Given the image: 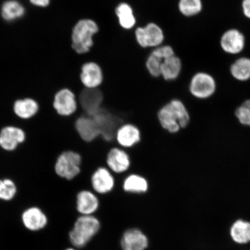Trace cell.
Returning <instances> with one entry per match:
<instances>
[{
  "instance_id": "cell-1",
  "label": "cell",
  "mask_w": 250,
  "mask_h": 250,
  "mask_svg": "<svg viewBox=\"0 0 250 250\" xmlns=\"http://www.w3.org/2000/svg\"><path fill=\"white\" fill-rule=\"evenodd\" d=\"M157 120L162 129L168 133L179 132L181 128L188 125L190 117L184 103L178 99H173L159 109Z\"/></svg>"
},
{
  "instance_id": "cell-2",
  "label": "cell",
  "mask_w": 250,
  "mask_h": 250,
  "mask_svg": "<svg viewBox=\"0 0 250 250\" xmlns=\"http://www.w3.org/2000/svg\"><path fill=\"white\" fill-rule=\"evenodd\" d=\"M101 227L99 221L91 215H81L74 222L68 239L72 246L82 248L98 232Z\"/></svg>"
},
{
  "instance_id": "cell-3",
  "label": "cell",
  "mask_w": 250,
  "mask_h": 250,
  "mask_svg": "<svg viewBox=\"0 0 250 250\" xmlns=\"http://www.w3.org/2000/svg\"><path fill=\"white\" fill-rule=\"evenodd\" d=\"M99 27L95 21L83 19L78 21L72 33V48L78 54H85L93 46V37L99 32Z\"/></svg>"
},
{
  "instance_id": "cell-4",
  "label": "cell",
  "mask_w": 250,
  "mask_h": 250,
  "mask_svg": "<svg viewBox=\"0 0 250 250\" xmlns=\"http://www.w3.org/2000/svg\"><path fill=\"white\" fill-rule=\"evenodd\" d=\"M83 157L79 153L65 151L56 160L55 170L59 177L67 180H73L81 173Z\"/></svg>"
},
{
  "instance_id": "cell-5",
  "label": "cell",
  "mask_w": 250,
  "mask_h": 250,
  "mask_svg": "<svg viewBox=\"0 0 250 250\" xmlns=\"http://www.w3.org/2000/svg\"><path fill=\"white\" fill-rule=\"evenodd\" d=\"M92 117L98 125L102 139L107 143L115 140L118 127L124 123L121 116L103 107Z\"/></svg>"
},
{
  "instance_id": "cell-6",
  "label": "cell",
  "mask_w": 250,
  "mask_h": 250,
  "mask_svg": "<svg viewBox=\"0 0 250 250\" xmlns=\"http://www.w3.org/2000/svg\"><path fill=\"white\" fill-rule=\"evenodd\" d=\"M136 40L142 48L158 47L163 43L165 36L163 30L158 24L149 23L145 27H140L135 30Z\"/></svg>"
},
{
  "instance_id": "cell-7",
  "label": "cell",
  "mask_w": 250,
  "mask_h": 250,
  "mask_svg": "<svg viewBox=\"0 0 250 250\" xmlns=\"http://www.w3.org/2000/svg\"><path fill=\"white\" fill-rule=\"evenodd\" d=\"M90 183L93 191L99 195L111 193L116 186V181L112 172L105 167H99L90 177Z\"/></svg>"
},
{
  "instance_id": "cell-8",
  "label": "cell",
  "mask_w": 250,
  "mask_h": 250,
  "mask_svg": "<svg viewBox=\"0 0 250 250\" xmlns=\"http://www.w3.org/2000/svg\"><path fill=\"white\" fill-rule=\"evenodd\" d=\"M132 163L130 155L123 148L114 146L108 150L106 155L107 167L115 174L126 173L130 169Z\"/></svg>"
},
{
  "instance_id": "cell-9",
  "label": "cell",
  "mask_w": 250,
  "mask_h": 250,
  "mask_svg": "<svg viewBox=\"0 0 250 250\" xmlns=\"http://www.w3.org/2000/svg\"><path fill=\"white\" fill-rule=\"evenodd\" d=\"M142 138V133L138 126L133 123H126L118 127L115 140L121 148L130 149L138 145Z\"/></svg>"
},
{
  "instance_id": "cell-10",
  "label": "cell",
  "mask_w": 250,
  "mask_h": 250,
  "mask_svg": "<svg viewBox=\"0 0 250 250\" xmlns=\"http://www.w3.org/2000/svg\"><path fill=\"white\" fill-rule=\"evenodd\" d=\"M216 89V83L210 74L198 73L190 81L189 90L195 98L206 99L213 95Z\"/></svg>"
},
{
  "instance_id": "cell-11",
  "label": "cell",
  "mask_w": 250,
  "mask_h": 250,
  "mask_svg": "<svg viewBox=\"0 0 250 250\" xmlns=\"http://www.w3.org/2000/svg\"><path fill=\"white\" fill-rule=\"evenodd\" d=\"M104 95L98 88H85L81 92L79 101L81 108L87 116L93 117L103 107Z\"/></svg>"
},
{
  "instance_id": "cell-12",
  "label": "cell",
  "mask_w": 250,
  "mask_h": 250,
  "mask_svg": "<svg viewBox=\"0 0 250 250\" xmlns=\"http://www.w3.org/2000/svg\"><path fill=\"white\" fill-rule=\"evenodd\" d=\"M21 220L26 229L31 232H39L47 226L48 217L38 206H31L24 210L21 215Z\"/></svg>"
},
{
  "instance_id": "cell-13",
  "label": "cell",
  "mask_w": 250,
  "mask_h": 250,
  "mask_svg": "<svg viewBox=\"0 0 250 250\" xmlns=\"http://www.w3.org/2000/svg\"><path fill=\"white\" fill-rule=\"evenodd\" d=\"M74 126L80 138L87 144H91L101 137L98 125L92 117L83 115L78 117Z\"/></svg>"
},
{
  "instance_id": "cell-14",
  "label": "cell",
  "mask_w": 250,
  "mask_h": 250,
  "mask_svg": "<svg viewBox=\"0 0 250 250\" xmlns=\"http://www.w3.org/2000/svg\"><path fill=\"white\" fill-rule=\"evenodd\" d=\"M77 102L74 93L68 89H62L56 94L54 107L59 115L69 117L76 112Z\"/></svg>"
},
{
  "instance_id": "cell-15",
  "label": "cell",
  "mask_w": 250,
  "mask_h": 250,
  "mask_svg": "<svg viewBox=\"0 0 250 250\" xmlns=\"http://www.w3.org/2000/svg\"><path fill=\"white\" fill-rule=\"evenodd\" d=\"M175 55L173 48L169 45L156 47L149 54L146 62V70L151 76H161V68L164 59Z\"/></svg>"
},
{
  "instance_id": "cell-16",
  "label": "cell",
  "mask_w": 250,
  "mask_h": 250,
  "mask_svg": "<svg viewBox=\"0 0 250 250\" xmlns=\"http://www.w3.org/2000/svg\"><path fill=\"white\" fill-rule=\"evenodd\" d=\"M80 80L85 88H98L103 81V74L101 66L93 62L83 64L81 68Z\"/></svg>"
},
{
  "instance_id": "cell-17",
  "label": "cell",
  "mask_w": 250,
  "mask_h": 250,
  "mask_svg": "<svg viewBox=\"0 0 250 250\" xmlns=\"http://www.w3.org/2000/svg\"><path fill=\"white\" fill-rule=\"evenodd\" d=\"M26 134L17 127L6 126L0 132V146L8 151H14L20 144L24 142Z\"/></svg>"
},
{
  "instance_id": "cell-18",
  "label": "cell",
  "mask_w": 250,
  "mask_h": 250,
  "mask_svg": "<svg viewBox=\"0 0 250 250\" xmlns=\"http://www.w3.org/2000/svg\"><path fill=\"white\" fill-rule=\"evenodd\" d=\"M220 43L222 49L228 54H239L245 46V36L239 30L230 29L222 36Z\"/></svg>"
},
{
  "instance_id": "cell-19",
  "label": "cell",
  "mask_w": 250,
  "mask_h": 250,
  "mask_svg": "<svg viewBox=\"0 0 250 250\" xmlns=\"http://www.w3.org/2000/svg\"><path fill=\"white\" fill-rule=\"evenodd\" d=\"M100 202L98 197L89 189H83L76 196V209L83 215H92L98 210Z\"/></svg>"
},
{
  "instance_id": "cell-20",
  "label": "cell",
  "mask_w": 250,
  "mask_h": 250,
  "mask_svg": "<svg viewBox=\"0 0 250 250\" xmlns=\"http://www.w3.org/2000/svg\"><path fill=\"white\" fill-rule=\"evenodd\" d=\"M149 181L143 175L130 173L122 182V188L124 192L131 194L143 195L149 189Z\"/></svg>"
},
{
  "instance_id": "cell-21",
  "label": "cell",
  "mask_w": 250,
  "mask_h": 250,
  "mask_svg": "<svg viewBox=\"0 0 250 250\" xmlns=\"http://www.w3.org/2000/svg\"><path fill=\"white\" fill-rule=\"evenodd\" d=\"M148 245L147 237L142 231L137 229L126 230L121 239L123 250H145Z\"/></svg>"
},
{
  "instance_id": "cell-22",
  "label": "cell",
  "mask_w": 250,
  "mask_h": 250,
  "mask_svg": "<svg viewBox=\"0 0 250 250\" xmlns=\"http://www.w3.org/2000/svg\"><path fill=\"white\" fill-rule=\"evenodd\" d=\"M182 64L179 58L176 55L164 59L161 65V76L165 81L177 79L180 74Z\"/></svg>"
},
{
  "instance_id": "cell-23",
  "label": "cell",
  "mask_w": 250,
  "mask_h": 250,
  "mask_svg": "<svg viewBox=\"0 0 250 250\" xmlns=\"http://www.w3.org/2000/svg\"><path fill=\"white\" fill-rule=\"evenodd\" d=\"M115 14L121 27L125 30L132 29L136 23L133 9L127 2H121L115 8Z\"/></svg>"
},
{
  "instance_id": "cell-24",
  "label": "cell",
  "mask_w": 250,
  "mask_h": 250,
  "mask_svg": "<svg viewBox=\"0 0 250 250\" xmlns=\"http://www.w3.org/2000/svg\"><path fill=\"white\" fill-rule=\"evenodd\" d=\"M14 110L18 117L27 120L37 113L39 111V104L32 99L19 100L15 103Z\"/></svg>"
},
{
  "instance_id": "cell-25",
  "label": "cell",
  "mask_w": 250,
  "mask_h": 250,
  "mask_svg": "<svg viewBox=\"0 0 250 250\" xmlns=\"http://www.w3.org/2000/svg\"><path fill=\"white\" fill-rule=\"evenodd\" d=\"M230 236L234 242L246 244L250 242V223L242 220H237L230 228Z\"/></svg>"
},
{
  "instance_id": "cell-26",
  "label": "cell",
  "mask_w": 250,
  "mask_h": 250,
  "mask_svg": "<svg viewBox=\"0 0 250 250\" xmlns=\"http://www.w3.org/2000/svg\"><path fill=\"white\" fill-rule=\"evenodd\" d=\"M230 73L236 80L246 81L250 79V59L241 58L231 65Z\"/></svg>"
},
{
  "instance_id": "cell-27",
  "label": "cell",
  "mask_w": 250,
  "mask_h": 250,
  "mask_svg": "<svg viewBox=\"0 0 250 250\" xmlns=\"http://www.w3.org/2000/svg\"><path fill=\"white\" fill-rule=\"evenodd\" d=\"M24 14L23 5L17 1L11 0L4 3L1 8V15L5 21H12L20 18Z\"/></svg>"
},
{
  "instance_id": "cell-28",
  "label": "cell",
  "mask_w": 250,
  "mask_h": 250,
  "mask_svg": "<svg viewBox=\"0 0 250 250\" xmlns=\"http://www.w3.org/2000/svg\"><path fill=\"white\" fill-rule=\"evenodd\" d=\"M179 9L181 13L186 17H193L202 11V0H180Z\"/></svg>"
},
{
  "instance_id": "cell-29",
  "label": "cell",
  "mask_w": 250,
  "mask_h": 250,
  "mask_svg": "<svg viewBox=\"0 0 250 250\" xmlns=\"http://www.w3.org/2000/svg\"><path fill=\"white\" fill-rule=\"evenodd\" d=\"M17 188L13 181L10 179L0 180V200L9 202L15 198Z\"/></svg>"
},
{
  "instance_id": "cell-30",
  "label": "cell",
  "mask_w": 250,
  "mask_h": 250,
  "mask_svg": "<svg viewBox=\"0 0 250 250\" xmlns=\"http://www.w3.org/2000/svg\"><path fill=\"white\" fill-rule=\"evenodd\" d=\"M236 116L240 123L250 126V100L246 101L236 109Z\"/></svg>"
},
{
  "instance_id": "cell-31",
  "label": "cell",
  "mask_w": 250,
  "mask_h": 250,
  "mask_svg": "<svg viewBox=\"0 0 250 250\" xmlns=\"http://www.w3.org/2000/svg\"><path fill=\"white\" fill-rule=\"evenodd\" d=\"M242 9L244 15L250 19V0H243Z\"/></svg>"
},
{
  "instance_id": "cell-32",
  "label": "cell",
  "mask_w": 250,
  "mask_h": 250,
  "mask_svg": "<svg viewBox=\"0 0 250 250\" xmlns=\"http://www.w3.org/2000/svg\"><path fill=\"white\" fill-rule=\"evenodd\" d=\"M30 1L33 5L42 7H46L50 2V0H30Z\"/></svg>"
},
{
  "instance_id": "cell-33",
  "label": "cell",
  "mask_w": 250,
  "mask_h": 250,
  "mask_svg": "<svg viewBox=\"0 0 250 250\" xmlns=\"http://www.w3.org/2000/svg\"><path fill=\"white\" fill-rule=\"evenodd\" d=\"M65 250H76L73 248H67L66 249H65Z\"/></svg>"
}]
</instances>
